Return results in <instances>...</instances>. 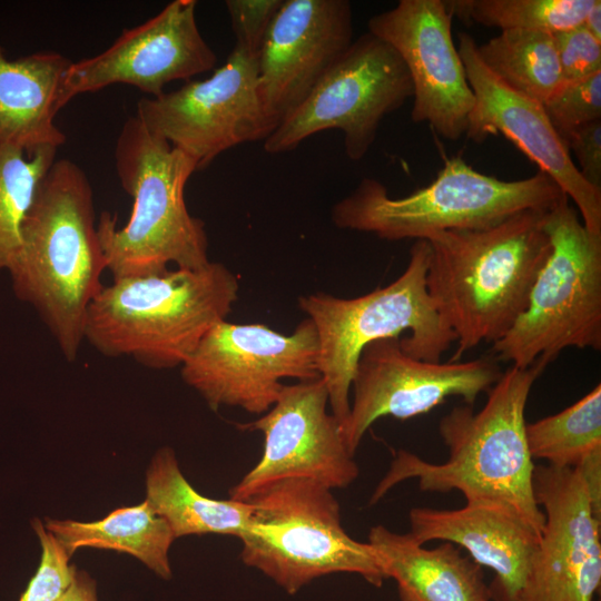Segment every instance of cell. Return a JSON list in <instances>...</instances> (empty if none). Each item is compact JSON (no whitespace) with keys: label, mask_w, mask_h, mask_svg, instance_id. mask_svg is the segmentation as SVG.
Returning a JSON list of instances; mask_svg holds the SVG:
<instances>
[{"label":"cell","mask_w":601,"mask_h":601,"mask_svg":"<svg viewBox=\"0 0 601 601\" xmlns=\"http://www.w3.org/2000/svg\"><path fill=\"white\" fill-rule=\"evenodd\" d=\"M565 196L541 170L529 178L501 180L456 156L428 186L402 198H391L381 181L364 178L335 204L332 220L338 228L382 239L418 240L440 231L489 228L529 209L550 210Z\"/></svg>","instance_id":"obj_7"},{"label":"cell","mask_w":601,"mask_h":601,"mask_svg":"<svg viewBox=\"0 0 601 601\" xmlns=\"http://www.w3.org/2000/svg\"><path fill=\"white\" fill-rule=\"evenodd\" d=\"M136 117L189 156L197 170L237 145L265 141L279 125L259 93L258 55L238 45L210 77L141 98Z\"/></svg>","instance_id":"obj_12"},{"label":"cell","mask_w":601,"mask_h":601,"mask_svg":"<svg viewBox=\"0 0 601 601\" xmlns=\"http://www.w3.org/2000/svg\"><path fill=\"white\" fill-rule=\"evenodd\" d=\"M543 108L562 138L580 126L601 119V72L564 81Z\"/></svg>","instance_id":"obj_29"},{"label":"cell","mask_w":601,"mask_h":601,"mask_svg":"<svg viewBox=\"0 0 601 601\" xmlns=\"http://www.w3.org/2000/svg\"><path fill=\"white\" fill-rule=\"evenodd\" d=\"M548 364L511 366L486 392L483 408L453 407L442 417L439 432L449 459L432 463L401 450L371 496L381 500L394 485L415 479L425 492L460 491L466 503L489 504L518 515L538 533L544 513L533 491L534 460L525 437V406L532 386Z\"/></svg>","instance_id":"obj_1"},{"label":"cell","mask_w":601,"mask_h":601,"mask_svg":"<svg viewBox=\"0 0 601 601\" xmlns=\"http://www.w3.org/2000/svg\"><path fill=\"white\" fill-rule=\"evenodd\" d=\"M41 544V560L19 601H56L70 585L76 568L70 555L51 532L39 521L33 523Z\"/></svg>","instance_id":"obj_30"},{"label":"cell","mask_w":601,"mask_h":601,"mask_svg":"<svg viewBox=\"0 0 601 601\" xmlns=\"http://www.w3.org/2000/svg\"><path fill=\"white\" fill-rule=\"evenodd\" d=\"M353 42L347 0H283L258 52L263 102L280 120Z\"/></svg>","instance_id":"obj_19"},{"label":"cell","mask_w":601,"mask_h":601,"mask_svg":"<svg viewBox=\"0 0 601 601\" xmlns=\"http://www.w3.org/2000/svg\"><path fill=\"white\" fill-rule=\"evenodd\" d=\"M56 601H97L96 583L83 571H76L67 590Z\"/></svg>","instance_id":"obj_34"},{"label":"cell","mask_w":601,"mask_h":601,"mask_svg":"<svg viewBox=\"0 0 601 601\" xmlns=\"http://www.w3.org/2000/svg\"><path fill=\"white\" fill-rule=\"evenodd\" d=\"M532 459L573 469L601 452V385L565 410L525 424Z\"/></svg>","instance_id":"obj_26"},{"label":"cell","mask_w":601,"mask_h":601,"mask_svg":"<svg viewBox=\"0 0 601 601\" xmlns=\"http://www.w3.org/2000/svg\"><path fill=\"white\" fill-rule=\"evenodd\" d=\"M551 249L525 311L493 343L497 361L526 368L568 347L601 349V236L590 233L568 196L545 215Z\"/></svg>","instance_id":"obj_9"},{"label":"cell","mask_w":601,"mask_h":601,"mask_svg":"<svg viewBox=\"0 0 601 601\" xmlns=\"http://www.w3.org/2000/svg\"><path fill=\"white\" fill-rule=\"evenodd\" d=\"M452 20L444 0H401L367 26L398 53L410 73L412 120L457 140L466 132L474 95L453 41Z\"/></svg>","instance_id":"obj_15"},{"label":"cell","mask_w":601,"mask_h":601,"mask_svg":"<svg viewBox=\"0 0 601 601\" xmlns=\"http://www.w3.org/2000/svg\"><path fill=\"white\" fill-rule=\"evenodd\" d=\"M487 70L511 90L544 104L563 83L553 35L503 30L476 47Z\"/></svg>","instance_id":"obj_25"},{"label":"cell","mask_w":601,"mask_h":601,"mask_svg":"<svg viewBox=\"0 0 601 601\" xmlns=\"http://www.w3.org/2000/svg\"><path fill=\"white\" fill-rule=\"evenodd\" d=\"M283 0H227L236 45L257 53Z\"/></svg>","instance_id":"obj_32"},{"label":"cell","mask_w":601,"mask_h":601,"mask_svg":"<svg viewBox=\"0 0 601 601\" xmlns=\"http://www.w3.org/2000/svg\"><path fill=\"white\" fill-rule=\"evenodd\" d=\"M563 140L575 156L581 176L601 190V119L575 128Z\"/></svg>","instance_id":"obj_33"},{"label":"cell","mask_w":601,"mask_h":601,"mask_svg":"<svg viewBox=\"0 0 601 601\" xmlns=\"http://www.w3.org/2000/svg\"><path fill=\"white\" fill-rule=\"evenodd\" d=\"M71 63L55 51L10 59L0 46V146L32 154L66 142L56 117L72 99L67 89Z\"/></svg>","instance_id":"obj_21"},{"label":"cell","mask_w":601,"mask_h":601,"mask_svg":"<svg viewBox=\"0 0 601 601\" xmlns=\"http://www.w3.org/2000/svg\"><path fill=\"white\" fill-rule=\"evenodd\" d=\"M196 0H174L144 23L126 29L106 50L71 63V98L110 85L134 86L160 96L175 80L189 81L214 69L217 57L196 21Z\"/></svg>","instance_id":"obj_17"},{"label":"cell","mask_w":601,"mask_h":601,"mask_svg":"<svg viewBox=\"0 0 601 601\" xmlns=\"http://www.w3.org/2000/svg\"><path fill=\"white\" fill-rule=\"evenodd\" d=\"M431 248L418 239L410 260L394 282L355 298L325 293L302 296L299 309L309 318L318 338V371L328 392L332 414L343 426L349 411V392L359 355L375 341L400 338L407 355L437 363L456 342V336L439 314L426 288Z\"/></svg>","instance_id":"obj_6"},{"label":"cell","mask_w":601,"mask_h":601,"mask_svg":"<svg viewBox=\"0 0 601 601\" xmlns=\"http://www.w3.org/2000/svg\"><path fill=\"white\" fill-rule=\"evenodd\" d=\"M582 26L599 41H601V1L595 0L587 13Z\"/></svg>","instance_id":"obj_35"},{"label":"cell","mask_w":601,"mask_h":601,"mask_svg":"<svg viewBox=\"0 0 601 601\" xmlns=\"http://www.w3.org/2000/svg\"><path fill=\"white\" fill-rule=\"evenodd\" d=\"M146 500L168 523L175 539L193 534L239 539L254 518L250 502L199 494L183 475L170 447H162L154 455L146 473Z\"/></svg>","instance_id":"obj_23"},{"label":"cell","mask_w":601,"mask_h":601,"mask_svg":"<svg viewBox=\"0 0 601 601\" xmlns=\"http://www.w3.org/2000/svg\"><path fill=\"white\" fill-rule=\"evenodd\" d=\"M400 338L375 341L359 355L351 387L353 403L342 426L353 455L376 420H408L428 413L451 396L473 406L503 373L489 358L447 363L417 359L403 352Z\"/></svg>","instance_id":"obj_14"},{"label":"cell","mask_w":601,"mask_h":601,"mask_svg":"<svg viewBox=\"0 0 601 601\" xmlns=\"http://www.w3.org/2000/svg\"><path fill=\"white\" fill-rule=\"evenodd\" d=\"M544 528L518 601H592L601 582V516L578 469L535 465Z\"/></svg>","instance_id":"obj_16"},{"label":"cell","mask_w":601,"mask_h":601,"mask_svg":"<svg viewBox=\"0 0 601 601\" xmlns=\"http://www.w3.org/2000/svg\"><path fill=\"white\" fill-rule=\"evenodd\" d=\"M476 47L470 35L459 33V53L474 95L465 136L481 142L503 135L574 201L584 227L601 236V190L581 176L543 105L503 85L482 63Z\"/></svg>","instance_id":"obj_18"},{"label":"cell","mask_w":601,"mask_h":601,"mask_svg":"<svg viewBox=\"0 0 601 601\" xmlns=\"http://www.w3.org/2000/svg\"><path fill=\"white\" fill-rule=\"evenodd\" d=\"M238 290L237 277L215 262L112 279L88 307L83 341L105 356H131L150 368L181 366L226 319Z\"/></svg>","instance_id":"obj_4"},{"label":"cell","mask_w":601,"mask_h":601,"mask_svg":"<svg viewBox=\"0 0 601 601\" xmlns=\"http://www.w3.org/2000/svg\"><path fill=\"white\" fill-rule=\"evenodd\" d=\"M116 170L132 198L128 221L104 211L97 230L112 279L159 274L209 264L205 224L189 214L185 187L196 162L167 140L151 134L136 117L124 124L115 148Z\"/></svg>","instance_id":"obj_5"},{"label":"cell","mask_w":601,"mask_h":601,"mask_svg":"<svg viewBox=\"0 0 601 601\" xmlns=\"http://www.w3.org/2000/svg\"><path fill=\"white\" fill-rule=\"evenodd\" d=\"M95 218L87 175L71 160L56 159L8 268L16 296L35 308L68 362L78 356L88 307L107 270Z\"/></svg>","instance_id":"obj_2"},{"label":"cell","mask_w":601,"mask_h":601,"mask_svg":"<svg viewBox=\"0 0 601 601\" xmlns=\"http://www.w3.org/2000/svg\"><path fill=\"white\" fill-rule=\"evenodd\" d=\"M595 0H444L452 16L503 30L554 33L583 23Z\"/></svg>","instance_id":"obj_28"},{"label":"cell","mask_w":601,"mask_h":601,"mask_svg":"<svg viewBox=\"0 0 601 601\" xmlns=\"http://www.w3.org/2000/svg\"><path fill=\"white\" fill-rule=\"evenodd\" d=\"M180 367L184 382L213 411L233 406L263 415L277 401L282 380L321 377L316 328L309 318L292 334L225 319L206 333Z\"/></svg>","instance_id":"obj_11"},{"label":"cell","mask_w":601,"mask_h":601,"mask_svg":"<svg viewBox=\"0 0 601 601\" xmlns=\"http://www.w3.org/2000/svg\"><path fill=\"white\" fill-rule=\"evenodd\" d=\"M410 534L420 543L450 542L469 552L481 566L493 570L492 600L518 601L541 534L502 508L466 503L456 510L413 508Z\"/></svg>","instance_id":"obj_20"},{"label":"cell","mask_w":601,"mask_h":601,"mask_svg":"<svg viewBox=\"0 0 601 601\" xmlns=\"http://www.w3.org/2000/svg\"><path fill=\"white\" fill-rule=\"evenodd\" d=\"M546 211L529 209L489 228L440 231L425 239L431 248L427 293L456 336L450 362L499 341L525 311L551 249Z\"/></svg>","instance_id":"obj_3"},{"label":"cell","mask_w":601,"mask_h":601,"mask_svg":"<svg viewBox=\"0 0 601 601\" xmlns=\"http://www.w3.org/2000/svg\"><path fill=\"white\" fill-rule=\"evenodd\" d=\"M413 97L410 73L398 53L366 32L326 70L306 97L264 141L268 154L294 150L306 138L339 130L346 156L362 159L383 118Z\"/></svg>","instance_id":"obj_10"},{"label":"cell","mask_w":601,"mask_h":601,"mask_svg":"<svg viewBox=\"0 0 601 601\" xmlns=\"http://www.w3.org/2000/svg\"><path fill=\"white\" fill-rule=\"evenodd\" d=\"M328 392L322 377L284 384L275 404L259 418L238 424L259 431L264 450L258 463L229 489V499L246 501L273 482L306 477L326 487L344 489L359 474L342 425L327 413Z\"/></svg>","instance_id":"obj_13"},{"label":"cell","mask_w":601,"mask_h":601,"mask_svg":"<svg viewBox=\"0 0 601 601\" xmlns=\"http://www.w3.org/2000/svg\"><path fill=\"white\" fill-rule=\"evenodd\" d=\"M46 526L70 556L83 546L114 550L131 554L162 579L171 577L168 551L175 536L147 500L99 521L47 520Z\"/></svg>","instance_id":"obj_24"},{"label":"cell","mask_w":601,"mask_h":601,"mask_svg":"<svg viewBox=\"0 0 601 601\" xmlns=\"http://www.w3.org/2000/svg\"><path fill=\"white\" fill-rule=\"evenodd\" d=\"M246 502L250 526L239 538L242 561L289 594L326 574L346 572L381 587L387 579L373 546L352 539L342 526L332 490L306 477L270 483Z\"/></svg>","instance_id":"obj_8"},{"label":"cell","mask_w":601,"mask_h":601,"mask_svg":"<svg viewBox=\"0 0 601 601\" xmlns=\"http://www.w3.org/2000/svg\"><path fill=\"white\" fill-rule=\"evenodd\" d=\"M57 151L0 146V272L8 270L20 247L22 224Z\"/></svg>","instance_id":"obj_27"},{"label":"cell","mask_w":601,"mask_h":601,"mask_svg":"<svg viewBox=\"0 0 601 601\" xmlns=\"http://www.w3.org/2000/svg\"><path fill=\"white\" fill-rule=\"evenodd\" d=\"M552 35L564 81L601 72V41L582 24Z\"/></svg>","instance_id":"obj_31"},{"label":"cell","mask_w":601,"mask_h":601,"mask_svg":"<svg viewBox=\"0 0 601 601\" xmlns=\"http://www.w3.org/2000/svg\"><path fill=\"white\" fill-rule=\"evenodd\" d=\"M368 543L386 578L396 581L401 601H492L482 566L453 543L426 549L410 532L381 524L371 529Z\"/></svg>","instance_id":"obj_22"}]
</instances>
